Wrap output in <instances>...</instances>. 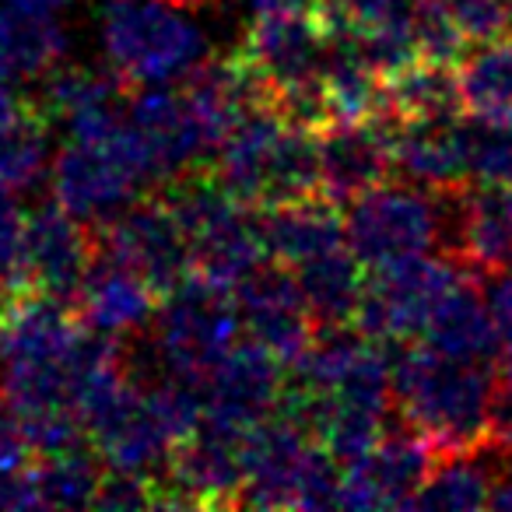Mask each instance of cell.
Listing matches in <instances>:
<instances>
[{
	"label": "cell",
	"instance_id": "obj_1",
	"mask_svg": "<svg viewBox=\"0 0 512 512\" xmlns=\"http://www.w3.org/2000/svg\"><path fill=\"white\" fill-rule=\"evenodd\" d=\"M400 425L432 442L439 456L470 453L491 432L498 372L481 362L439 355L428 344H404L390 362Z\"/></svg>",
	"mask_w": 512,
	"mask_h": 512
},
{
	"label": "cell",
	"instance_id": "obj_2",
	"mask_svg": "<svg viewBox=\"0 0 512 512\" xmlns=\"http://www.w3.org/2000/svg\"><path fill=\"white\" fill-rule=\"evenodd\" d=\"M211 172L235 200L264 211L320 193V137L274 109L253 106L218 144Z\"/></svg>",
	"mask_w": 512,
	"mask_h": 512
},
{
	"label": "cell",
	"instance_id": "obj_3",
	"mask_svg": "<svg viewBox=\"0 0 512 512\" xmlns=\"http://www.w3.org/2000/svg\"><path fill=\"white\" fill-rule=\"evenodd\" d=\"M197 0H113L102 15L106 67L127 92L186 81L211 53Z\"/></svg>",
	"mask_w": 512,
	"mask_h": 512
},
{
	"label": "cell",
	"instance_id": "obj_4",
	"mask_svg": "<svg viewBox=\"0 0 512 512\" xmlns=\"http://www.w3.org/2000/svg\"><path fill=\"white\" fill-rule=\"evenodd\" d=\"M460 190H428L418 183H379L355 197L344 214L351 253L365 271H383L432 249L446 253L453 204Z\"/></svg>",
	"mask_w": 512,
	"mask_h": 512
},
{
	"label": "cell",
	"instance_id": "obj_5",
	"mask_svg": "<svg viewBox=\"0 0 512 512\" xmlns=\"http://www.w3.org/2000/svg\"><path fill=\"white\" fill-rule=\"evenodd\" d=\"M50 179L53 200L92 228L134 204L144 186H151V172L127 113L120 127L102 137H67L53 158Z\"/></svg>",
	"mask_w": 512,
	"mask_h": 512
},
{
	"label": "cell",
	"instance_id": "obj_6",
	"mask_svg": "<svg viewBox=\"0 0 512 512\" xmlns=\"http://www.w3.org/2000/svg\"><path fill=\"white\" fill-rule=\"evenodd\" d=\"M242 337H246V330H242V313L235 295L190 278L162 299L151 344H155L162 376L200 393L214 365Z\"/></svg>",
	"mask_w": 512,
	"mask_h": 512
},
{
	"label": "cell",
	"instance_id": "obj_7",
	"mask_svg": "<svg viewBox=\"0 0 512 512\" xmlns=\"http://www.w3.org/2000/svg\"><path fill=\"white\" fill-rule=\"evenodd\" d=\"M474 278L453 256H414L372 271L351 327L379 344H407L425 334L432 313L460 281Z\"/></svg>",
	"mask_w": 512,
	"mask_h": 512
},
{
	"label": "cell",
	"instance_id": "obj_8",
	"mask_svg": "<svg viewBox=\"0 0 512 512\" xmlns=\"http://www.w3.org/2000/svg\"><path fill=\"white\" fill-rule=\"evenodd\" d=\"M95 239H99V253L134 267L158 288L162 299L193 278L190 239L158 190L155 197L134 200L120 214L95 225Z\"/></svg>",
	"mask_w": 512,
	"mask_h": 512
},
{
	"label": "cell",
	"instance_id": "obj_9",
	"mask_svg": "<svg viewBox=\"0 0 512 512\" xmlns=\"http://www.w3.org/2000/svg\"><path fill=\"white\" fill-rule=\"evenodd\" d=\"M442 456L414 428H386L383 439L341 467L337 505L344 509H400L425 488Z\"/></svg>",
	"mask_w": 512,
	"mask_h": 512
},
{
	"label": "cell",
	"instance_id": "obj_10",
	"mask_svg": "<svg viewBox=\"0 0 512 512\" xmlns=\"http://www.w3.org/2000/svg\"><path fill=\"white\" fill-rule=\"evenodd\" d=\"M235 302H239L242 330H246L249 341L264 344L288 369L306 355L309 344L320 334L295 271L274 264V260H267L264 267H256L235 288Z\"/></svg>",
	"mask_w": 512,
	"mask_h": 512
},
{
	"label": "cell",
	"instance_id": "obj_11",
	"mask_svg": "<svg viewBox=\"0 0 512 512\" xmlns=\"http://www.w3.org/2000/svg\"><path fill=\"white\" fill-rule=\"evenodd\" d=\"M288 365L264 344L242 337L200 386L204 414L232 425H256L267 414L278 411L281 397L288 390Z\"/></svg>",
	"mask_w": 512,
	"mask_h": 512
},
{
	"label": "cell",
	"instance_id": "obj_12",
	"mask_svg": "<svg viewBox=\"0 0 512 512\" xmlns=\"http://www.w3.org/2000/svg\"><path fill=\"white\" fill-rule=\"evenodd\" d=\"M99 256L95 228L53 200L29 211V274L32 288L74 306L88 267Z\"/></svg>",
	"mask_w": 512,
	"mask_h": 512
},
{
	"label": "cell",
	"instance_id": "obj_13",
	"mask_svg": "<svg viewBox=\"0 0 512 512\" xmlns=\"http://www.w3.org/2000/svg\"><path fill=\"white\" fill-rule=\"evenodd\" d=\"M446 256L460 260L477 281L512 267V186H463L453 204Z\"/></svg>",
	"mask_w": 512,
	"mask_h": 512
},
{
	"label": "cell",
	"instance_id": "obj_14",
	"mask_svg": "<svg viewBox=\"0 0 512 512\" xmlns=\"http://www.w3.org/2000/svg\"><path fill=\"white\" fill-rule=\"evenodd\" d=\"M320 193L348 207L365 190L386 183L393 172L390 120L330 123L320 130Z\"/></svg>",
	"mask_w": 512,
	"mask_h": 512
},
{
	"label": "cell",
	"instance_id": "obj_15",
	"mask_svg": "<svg viewBox=\"0 0 512 512\" xmlns=\"http://www.w3.org/2000/svg\"><path fill=\"white\" fill-rule=\"evenodd\" d=\"M158 306H162L158 288L148 278H141L134 267L120 264L106 253L95 256V264L88 267L85 281L74 295L81 323L92 334L106 337L141 334L148 323H155Z\"/></svg>",
	"mask_w": 512,
	"mask_h": 512
},
{
	"label": "cell",
	"instance_id": "obj_16",
	"mask_svg": "<svg viewBox=\"0 0 512 512\" xmlns=\"http://www.w3.org/2000/svg\"><path fill=\"white\" fill-rule=\"evenodd\" d=\"M390 144L393 169L407 183L428 186V190L470 186L467 123L456 116L449 120H390Z\"/></svg>",
	"mask_w": 512,
	"mask_h": 512
},
{
	"label": "cell",
	"instance_id": "obj_17",
	"mask_svg": "<svg viewBox=\"0 0 512 512\" xmlns=\"http://www.w3.org/2000/svg\"><path fill=\"white\" fill-rule=\"evenodd\" d=\"M256 214H260L267 256L288 271L348 246V225H344L341 204H334L323 193L264 207Z\"/></svg>",
	"mask_w": 512,
	"mask_h": 512
},
{
	"label": "cell",
	"instance_id": "obj_18",
	"mask_svg": "<svg viewBox=\"0 0 512 512\" xmlns=\"http://www.w3.org/2000/svg\"><path fill=\"white\" fill-rule=\"evenodd\" d=\"M57 0H0V78L36 81L64 64L67 29Z\"/></svg>",
	"mask_w": 512,
	"mask_h": 512
},
{
	"label": "cell",
	"instance_id": "obj_19",
	"mask_svg": "<svg viewBox=\"0 0 512 512\" xmlns=\"http://www.w3.org/2000/svg\"><path fill=\"white\" fill-rule=\"evenodd\" d=\"M418 341L435 348L439 355L460 358V362H495L498 351H502V334H498L491 302L477 288V278L460 281L442 299V306L432 313Z\"/></svg>",
	"mask_w": 512,
	"mask_h": 512
},
{
	"label": "cell",
	"instance_id": "obj_20",
	"mask_svg": "<svg viewBox=\"0 0 512 512\" xmlns=\"http://www.w3.org/2000/svg\"><path fill=\"white\" fill-rule=\"evenodd\" d=\"M295 278L306 295V306L313 313L320 330L351 327L355 313L362 306L365 295V264L351 253V246H341L334 253L309 260V264L295 267Z\"/></svg>",
	"mask_w": 512,
	"mask_h": 512
},
{
	"label": "cell",
	"instance_id": "obj_21",
	"mask_svg": "<svg viewBox=\"0 0 512 512\" xmlns=\"http://www.w3.org/2000/svg\"><path fill=\"white\" fill-rule=\"evenodd\" d=\"M383 95L390 120H449L463 113L456 64H435L418 57L383 74Z\"/></svg>",
	"mask_w": 512,
	"mask_h": 512
},
{
	"label": "cell",
	"instance_id": "obj_22",
	"mask_svg": "<svg viewBox=\"0 0 512 512\" xmlns=\"http://www.w3.org/2000/svg\"><path fill=\"white\" fill-rule=\"evenodd\" d=\"M460 102L474 120L512 123V32L495 43L470 46L460 60Z\"/></svg>",
	"mask_w": 512,
	"mask_h": 512
},
{
	"label": "cell",
	"instance_id": "obj_23",
	"mask_svg": "<svg viewBox=\"0 0 512 512\" xmlns=\"http://www.w3.org/2000/svg\"><path fill=\"white\" fill-rule=\"evenodd\" d=\"M50 169V116L39 106L36 113L0 134V193L18 197L36 190Z\"/></svg>",
	"mask_w": 512,
	"mask_h": 512
},
{
	"label": "cell",
	"instance_id": "obj_24",
	"mask_svg": "<svg viewBox=\"0 0 512 512\" xmlns=\"http://www.w3.org/2000/svg\"><path fill=\"white\" fill-rule=\"evenodd\" d=\"M106 463L102 456L85 453L81 446L60 449V453H46L32 463V477H36L43 509H71V505H92L99 495V484L106 477Z\"/></svg>",
	"mask_w": 512,
	"mask_h": 512
},
{
	"label": "cell",
	"instance_id": "obj_25",
	"mask_svg": "<svg viewBox=\"0 0 512 512\" xmlns=\"http://www.w3.org/2000/svg\"><path fill=\"white\" fill-rule=\"evenodd\" d=\"M25 292H36L29 274V211L0 193V295L15 302Z\"/></svg>",
	"mask_w": 512,
	"mask_h": 512
},
{
	"label": "cell",
	"instance_id": "obj_26",
	"mask_svg": "<svg viewBox=\"0 0 512 512\" xmlns=\"http://www.w3.org/2000/svg\"><path fill=\"white\" fill-rule=\"evenodd\" d=\"M470 183L512 186V123L474 120L467 123Z\"/></svg>",
	"mask_w": 512,
	"mask_h": 512
},
{
	"label": "cell",
	"instance_id": "obj_27",
	"mask_svg": "<svg viewBox=\"0 0 512 512\" xmlns=\"http://www.w3.org/2000/svg\"><path fill=\"white\" fill-rule=\"evenodd\" d=\"M414 43H418L421 60H435V64H456L470 53L467 36L449 15L446 0H414Z\"/></svg>",
	"mask_w": 512,
	"mask_h": 512
},
{
	"label": "cell",
	"instance_id": "obj_28",
	"mask_svg": "<svg viewBox=\"0 0 512 512\" xmlns=\"http://www.w3.org/2000/svg\"><path fill=\"white\" fill-rule=\"evenodd\" d=\"M446 8L470 46L495 43L512 32L509 0H446Z\"/></svg>",
	"mask_w": 512,
	"mask_h": 512
},
{
	"label": "cell",
	"instance_id": "obj_29",
	"mask_svg": "<svg viewBox=\"0 0 512 512\" xmlns=\"http://www.w3.org/2000/svg\"><path fill=\"white\" fill-rule=\"evenodd\" d=\"M488 302H491V313H495L498 334H502V351L505 358H512V267L491 278Z\"/></svg>",
	"mask_w": 512,
	"mask_h": 512
},
{
	"label": "cell",
	"instance_id": "obj_30",
	"mask_svg": "<svg viewBox=\"0 0 512 512\" xmlns=\"http://www.w3.org/2000/svg\"><path fill=\"white\" fill-rule=\"evenodd\" d=\"M36 109H39L36 99H29V95L18 92L15 81L0 78V134H4V130H11L15 123H22L25 116L36 113Z\"/></svg>",
	"mask_w": 512,
	"mask_h": 512
},
{
	"label": "cell",
	"instance_id": "obj_31",
	"mask_svg": "<svg viewBox=\"0 0 512 512\" xmlns=\"http://www.w3.org/2000/svg\"><path fill=\"white\" fill-rule=\"evenodd\" d=\"M488 442H491V446H498L512 460V397H505V393H495Z\"/></svg>",
	"mask_w": 512,
	"mask_h": 512
},
{
	"label": "cell",
	"instance_id": "obj_32",
	"mask_svg": "<svg viewBox=\"0 0 512 512\" xmlns=\"http://www.w3.org/2000/svg\"><path fill=\"white\" fill-rule=\"evenodd\" d=\"M491 505H495V509H512V474H505L502 481H498L495 495H491Z\"/></svg>",
	"mask_w": 512,
	"mask_h": 512
},
{
	"label": "cell",
	"instance_id": "obj_33",
	"mask_svg": "<svg viewBox=\"0 0 512 512\" xmlns=\"http://www.w3.org/2000/svg\"><path fill=\"white\" fill-rule=\"evenodd\" d=\"M271 4H288V0H253V8H271Z\"/></svg>",
	"mask_w": 512,
	"mask_h": 512
},
{
	"label": "cell",
	"instance_id": "obj_34",
	"mask_svg": "<svg viewBox=\"0 0 512 512\" xmlns=\"http://www.w3.org/2000/svg\"><path fill=\"white\" fill-rule=\"evenodd\" d=\"M200 8H211V4H225V0H197Z\"/></svg>",
	"mask_w": 512,
	"mask_h": 512
},
{
	"label": "cell",
	"instance_id": "obj_35",
	"mask_svg": "<svg viewBox=\"0 0 512 512\" xmlns=\"http://www.w3.org/2000/svg\"><path fill=\"white\" fill-rule=\"evenodd\" d=\"M8 306H11V302L4 299V295H0V313H4V309H8Z\"/></svg>",
	"mask_w": 512,
	"mask_h": 512
},
{
	"label": "cell",
	"instance_id": "obj_36",
	"mask_svg": "<svg viewBox=\"0 0 512 512\" xmlns=\"http://www.w3.org/2000/svg\"><path fill=\"white\" fill-rule=\"evenodd\" d=\"M57 4H67V0H57Z\"/></svg>",
	"mask_w": 512,
	"mask_h": 512
},
{
	"label": "cell",
	"instance_id": "obj_37",
	"mask_svg": "<svg viewBox=\"0 0 512 512\" xmlns=\"http://www.w3.org/2000/svg\"><path fill=\"white\" fill-rule=\"evenodd\" d=\"M509 8H512V0H509Z\"/></svg>",
	"mask_w": 512,
	"mask_h": 512
}]
</instances>
